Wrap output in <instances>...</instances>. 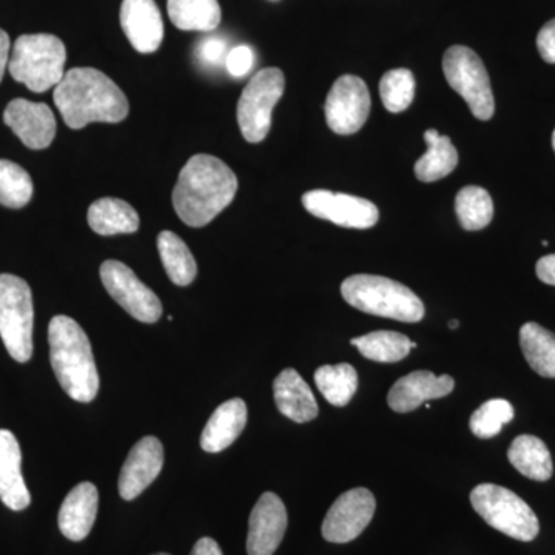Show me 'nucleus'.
I'll list each match as a JSON object with an SVG mask.
<instances>
[{
	"mask_svg": "<svg viewBox=\"0 0 555 555\" xmlns=\"http://www.w3.org/2000/svg\"><path fill=\"white\" fill-rule=\"evenodd\" d=\"M238 178L228 164L210 155L189 159L173 189L175 210L190 228H204L235 199Z\"/></svg>",
	"mask_w": 555,
	"mask_h": 555,
	"instance_id": "obj_1",
	"label": "nucleus"
},
{
	"mask_svg": "<svg viewBox=\"0 0 555 555\" xmlns=\"http://www.w3.org/2000/svg\"><path fill=\"white\" fill-rule=\"evenodd\" d=\"M53 98L69 129H83L91 122L118 124L129 116L126 94L96 68L69 69Z\"/></svg>",
	"mask_w": 555,
	"mask_h": 555,
	"instance_id": "obj_2",
	"label": "nucleus"
},
{
	"mask_svg": "<svg viewBox=\"0 0 555 555\" xmlns=\"http://www.w3.org/2000/svg\"><path fill=\"white\" fill-rule=\"evenodd\" d=\"M50 361L65 393L79 403H91L100 392V374L91 343L73 318L54 317L49 326Z\"/></svg>",
	"mask_w": 555,
	"mask_h": 555,
	"instance_id": "obj_3",
	"label": "nucleus"
},
{
	"mask_svg": "<svg viewBox=\"0 0 555 555\" xmlns=\"http://www.w3.org/2000/svg\"><path fill=\"white\" fill-rule=\"evenodd\" d=\"M347 305L369 315L403 323H418L425 318V305L411 288L386 276L353 275L341 284Z\"/></svg>",
	"mask_w": 555,
	"mask_h": 555,
	"instance_id": "obj_4",
	"label": "nucleus"
},
{
	"mask_svg": "<svg viewBox=\"0 0 555 555\" xmlns=\"http://www.w3.org/2000/svg\"><path fill=\"white\" fill-rule=\"evenodd\" d=\"M67 50L53 35H24L14 42L9 69L17 82L35 93L56 87L65 75Z\"/></svg>",
	"mask_w": 555,
	"mask_h": 555,
	"instance_id": "obj_5",
	"label": "nucleus"
},
{
	"mask_svg": "<svg viewBox=\"0 0 555 555\" xmlns=\"http://www.w3.org/2000/svg\"><path fill=\"white\" fill-rule=\"evenodd\" d=\"M470 503L486 524L511 539L532 542L539 535L540 524L534 511L503 486L478 485L470 492Z\"/></svg>",
	"mask_w": 555,
	"mask_h": 555,
	"instance_id": "obj_6",
	"label": "nucleus"
},
{
	"mask_svg": "<svg viewBox=\"0 0 555 555\" xmlns=\"http://www.w3.org/2000/svg\"><path fill=\"white\" fill-rule=\"evenodd\" d=\"M31 288L27 281L10 273L0 275V338L11 358L27 363L33 356Z\"/></svg>",
	"mask_w": 555,
	"mask_h": 555,
	"instance_id": "obj_7",
	"label": "nucleus"
},
{
	"mask_svg": "<svg viewBox=\"0 0 555 555\" xmlns=\"http://www.w3.org/2000/svg\"><path fill=\"white\" fill-rule=\"evenodd\" d=\"M443 72L451 89L466 101L477 119L489 120L494 116L491 79L476 51L465 46L451 47L443 56Z\"/></svg>",
	"mask_w": 555,
	"mask_h": 555,
	"instance_id": "obj_8",
	"label": "nucleus"
},
{
	"mask_svg": "<svg viewBox=\"0 0 555 555\" xmlns=\"http://www.w3.org/2000/svg\"><path fill=\"white\" fill-rule=\"evenodd\" d=\"M286 79L280 68H264L257 73L238 102V126L244 139L251 144L264 141L272 127V113L283 98Z\"/></svg>",
	"mask_w": 555,
	"mask_h": 555,
	"instance_id": "obj_9",
	"label": "nucleus"
},
{
	"mask_svg": "<svg viewBox=\"0 0 555 555\" xmlns=\"http://www.w3.org/2000/svg\"><path fill=\"white\" fill-rule=\"evenodd\" d=\"M101 280L109 297L141 323L153 324L163 317L158 295L145 286L129 266L108 259L101 266Z\"/></svg>",
	"mask_w": 555,
	"mask_h": 555,
	"instance_id": "obj_10",
	"label": "nucleus"
},
{
	"mask_svg": "<svg viewBox=\"0 0 555 555\" xmlns=\"http://www.w3.org/2000/svg\"><path fill=\"white\" fill-rule=\"evenodd\" d=\"M371 104V94L363 79L353 75L341 76L328 91L324 105L328 129L337 134L357 133L366 124Z\"/></svg>",
	"mask_w": 555,
	"mask_h": 555,
	"instance_id": "obj_11",
	"label": "nucleus"
},
{
	"mask_svg": "<svg viewBox=\"0 0 555 555\" xmlns=\"http://www.w3.org/2000/svg\"><path fill=\"white\" fill-rule=\"evenodd\" d=\"M302 206L313 217L346 229H371L379 218L378 208L371 201L332 190H310L302 195Z\"/></svg>",
	"mask_w": 555,
	"mask_h": 555,
	"instance_id": "obj_12",
	"label": "nucleus"
},
{
	"mask_svg": "<svg viewBox=\"0 0 555 555\" xmlns=\"http://www.w3.org/2000/svg\"><path fill=\"white\" fill-rule=\"evenodd\" d=\"M375 496L369 489L356 488L338 496L323 521L324 539L331 543H349L363 534L374 518Z\"/></svg>",
	"mask_w": 555,
	"mask_h": 555,
	"instance_id": "obj_13",
	"label": "nucleus"
},
{
	"mask_svg": "<svg viewBox=\"0 0 555 555\" xmlns=\"http://www.w3.org/2000/svg\"><path fill=\"white\" fill-rule=\"evenodd\" d=\"M287 529V511L283 500L264 492L248 520L247 554L273 555L283 542Z\"/></svg>",
	"mask_w": 555,
	"mask_h": 555,
	"instance_id": "obj_14",
	"label": "nucleus"
},
{
	"mask_svg": "<svg viewBox=\"0 0 555 555\" xmlns=\"http://www.w3.org/2000/svg\"><path fill=\"white\" fill-rule=\"evenodd\" d=\"M3 120L31 150L50 147L56 137V118L49 105L42 102L11 101L3 112Z\"/></svg>",
	"mask_w": 555,
	"mask_h": 555,
	"instance_id": "obj_15",
	"label": "nucleus"
},
{
	"mask_svg": "<svg viewBox=\"0 0 555 555\" xmlns=\"http://www.w3.org/2000/svg\"><path fill=\"white\" fill-rule=\"evenodd\" d=\"M164 466V447L156 437H144L131 448L120 469L119 494L124 500L137 499L158 478Z\"/></svg>",
	"mask_w": 555,
	"mask_h": 555,
	"instance_id": "obj_16",
	"label": "nucleus"
},
{
	"mask_svg": "<svg viewBox=\"0 0 555 555\" xmlns=\"http://www.w3.org/2000/svg\"><path fill=\"white\" fill-rule=\"evenodd\" d=\"M120 27L139 53H155L163 43V16L155 0H124Z\"/></svg>",
	"mask_w": 555,
	"mask_h": 555,
	"instance_id": "obj_17",
	"label": "nucleus"
},
{
	"mask_svg": "<svg viewBox=\"0 0 555 555\" xmlns=\"http://www.w3.org/2000/svg\"><path fill=\"white\" fill-rule=\"evenodd\" d=\"M454 387V378L449 375L437 377L429 371H415L398 379L387 396V403L398 414H408L427 401L449 396Z\"/></svg>",
	"mask_w": 555,
	"mask_h": 555,
	"instance_id": "obj_18",
	"label": "nucleus"
},
{
	"mask_svg": "<svg viewBox=\"0 0 555 555\" xmlns=\"http://www.w3.org/2000/svg\"><path fill=\"white\" fill-rule=\"evenodd\" d=\"M100 492L90 481H82L68 492L60 509V529L72 542L89 537L98 516Z\"/></svg>",
	"mask_w": 555,
	"mask_h": 555,
	"instance_id": "obj_19",
	"label": "nucleus"
},
{
	"mask_svg": "<svg viewBox=\"0 0 555 555\" xmlns=\"http://www.w3.org/2000/svg\"><path fill=\"white\" fill-rule=\"evenodd\" d=\"M0 500L11 511L30 506L31 495L22 477V452L13 433L0 429Z\"/></svg>",
	"mask_w": 555,
	"mask_h": 555,
	"instance_id": "obj_20",
	"label": "nucleus"
},
{
	"mask_svg": "<svg viewBox=\"0 0 555 555\" xmlns=\"http://www.w3.org/2000/svg\"><path fill=\"white\" fill-rule=\"evenodd\" d=\"M247 425V406L241 398L225 401L208 418L201 436V448L208 454H218L232 447Z\"/></svg>",
	"mask_w": 555,
	"mask_h": 555,
	"instance_id": "obj_21",
	"label": "nucleus"
},
{
	"mask_svg": "<svg viewBox=\"0 0 555 555\" xmlns=\"http://www.w3.org/2000/svg\"><path fill=\"white\" fill-rule=\"evenodd\" d=\"M273 397L278 411L295 423L317 418L318 403L308 383L295 369H284L273 382Z\"/></svg>",
	"mask_w": 555,
	"mask_h": 555,
	"instance_id": "obj_22",
	"label": "nucleus"
},
{
	"mask_svg": "<svg viewBox=\"0 0 555 555\" xmlns=\"http://www.w3.org/2000/svg\"><path fill=\"white\" fill-rule=\"evenodd\" d=\"M89 224L93 232L102 236L134 233L139 229V215L126 201L101 198L89 208Z\"/></svg>",
	"mask_w": 555,
	"mask_h": 555,
	"instance_id": "obj_23",
	"label": "nucleus"
},
{
	"mask_svg": "<svg viewBox=\"0 0 555 555\" xmlns=\"http://www.w3.org/2000/svg\"><path fill=\"white\" fill-rule=\"evenodd\" d=\"M427 152L415 164V177L422 182H436L449 177L459 166V152L451 138L437 130L425 131Z\"/></svg>",
	"mask_w": 555,
	"mask_h": 555,
	"instance_id": "obj_24",
	"label": "nucleus"
},
{
	"mask_svg": "<svg viewBox=\"0 0 555 555\" xmlns=\"http://www.w3.org/2000/svg\"><path fill=\"white\" fill-rule=\"evenodd\" d=\"M511 465L526 478L547 481L553 477L554 465L550 449L534 436H518L507 451Z\"/></svg>",
	"mask_w": 555,
	"mask_h": 555,
	"instance_id": "obj_25",
	"label": "nucleus"
},
{
	"mask_svg": "<svg viewBox=\"0 0 555 555\" xmlns=\"http://www.w3.org/2000/svg\"><path fill=\"white\" fill-rule=\"evenodd\" d=\"M170 21L184 31H214L221 22V7L218 0H169Z\"/></svg>",
	"mask_w": 555,
	"mask_h": 555,
	"instance_id": "obj_26",
	"label": "nucleus"
},
{
	"mask_svg": "<svg viewBox=\"0 0 555 555\" xmlns=\"http://www.w3.org/2000/svg\"><path fill=\"white\" fill-rule=\"evenodd\" d=\"M158 250L164 269L171 283L177 286H189L198 275V264L192 251L177 233L164 230L158 236Z\"/></svg>",
	"mask_w": 555,
	"mask_h": 555,
	"instance_id": "obj_27",
	"label": "nucleus"
},
{
	"mask_svg": "<svg viewBox=\"0 0 555 555\" xmlns=\"http://www.w3.org/2000/svg\"><path fill=\"white\" fill-rule=\"evenodd\" d=\"M521 352L540 377L555 378V335L537 323L520 328Z\"/></svg>",
	"mask_w": 555,
	"mask_h": 555,
	"instance_id": "obj_28",
	"label": "nucleus"
},
{
	"mask_svg": "<svg viewBox=\"0 0 555 555\" xmlns=\"http://www.w3.org/2000/svg\"><path fill=\"white\" fill-rule=\"evenodd\" d=\"M361 356L378 363H397L411 352V339L400 332L377 331L350 339Z\"/></svg>",
	"mask_w": 555,
	"mask_h": 555,
	"instance_id": "obj_29",
	"label": "nucleus"
},
{
	"mask_svg": "<svg viewBox=\"0 0 555 555\" xmlns=\"http://www.w3.org/2000/svg\"><path fill=\"white\" fill-rule=\"evenodd\" d=\"M455 211L460 225L467 232L488 228L494 218V203L488 190L467 185L456 193Z\"/></svg>",
	"mask_w": 555,
	"mask_h": 555,
	"instance_id": "obj_30",
	"label": "nucleus"
},
{
	"mask_svg": "<svg viewBox=\"0 0 555 555\" xmlns=\"http://www.w3.org/2000/svg\"><path fill=\"white\" fill-rule=\"evenodd\" d=\"M315 383L321 396L334 406L343 408L350 403L358 389V374L350 364H328L315 372Z\"/></svg>",
	"mask_w": 555,
	"mask_h": 555,
	"instance_id": "obj_31",
	"label": "nucleus"
},
{
	"mask_svg": "<svg viewBox=\"0 0 555 555\" xmlns=\"http://www.w3.org/2000/svg\"><path fill=\"white\" fill-rule=\"evenodd\" d=\"M33 179L16 163L0 159V204L10 208L27 206L33 198Z\"/></svg>",
	"mask_w": 555,
	"mask_h": 555,
	"instance_id": "obj_32",
	"label": "nucleus"
},
{
	"mask_svg": "<svg viewBox=\"0 0 555 555\" xmlns=\"http://www.w3.org/2000/svg\"><path fill=\"white\" fill-rule=\"evenodd\" d=\"M379 94L387 112L401 113L411 107L415 96V78L406 68L390 69L379 80Z\"/></svg>",
	"mask_w": 555,
	"mask_h": 555,
	"instance_id": "obj_33",
	"label": "nucleus"
},
{
	"mask_svg": "<svg viewBox=\"0 0 555 555\" xmlns=\"http://www.w3.org/2000/svg\"><path fill=\"white\" fill-rule=\"evenodd\" d=\"M513 404L502 398H495V400L486 401L474 412L469 420V427L474 436L488 440L499 436L502 427L513 422Z\"/></svg>",
	"mask_w": 555,
	"mask_h": 555,
	"instance_id": "obj_34",
	"label": "nucleus"
},
{
	"mask_svg": "<svg viewBox=\"0 0 555 555\" xmlns=\"http://www.w3.org/2000/svg\"><path fill=\"white\" fill-rule=\"evenodd\" d=\"M196 54H198L201 64L207 65V67H221L228 60V42L217 36H211L199 43Z\"/></svg>",
	"mask_w": 555,
	"mask_h": 555,
	"instance_id": "obj_35",
	"label": "nucleus"
},
{
	"mask_svg": "<svg viewBox=\"0 0 555 555\" xmlns=\"http://www.w3.org/2000/svg\"><path fill=\"white\" fill-rule=\"evenodd\" d=\"M251 65H254V53L248 47L241 46L229 51L225 67H228L230 75L241 78V76L250 72Z\"/></svg>",
	"mask_w": 555,
	"mask_h": 555,
	"instance_id": "obj_36",
	"label": "nucleus"
},
{
	"mask_svg": "<svg viewBox=\"0 0 555 555\" xmlns=\"http://www.w3.org/2000/svg\"><path fill=\"white\" fill-rule=\"evenodd\" d=\"M537 49L547 64H555V20L543 25L537 36Z\"/></svg>",
	"mask_w": 555,
	"mask_h": 555,
	"instance_id": "obj_37",
	"label": "nucleus"
},
{
	"mask_svg": "<svg viewBox=\"0 0 555 555\" xmlns=\"http://www.w3.org/2000/svg\"><path fill=\"white\" fill-rule=\"evenodd\" d=\"M537 276L547 286H555V254L540 258L535 266Z\"/></svg>",
	"mask_w": 555,
	"mask_h": 555,
	"instance_id": "obj_38",
	"label": "nucleus"
},
{
	"mask_svg": "<svg viewBox=\"0 0 555 555\" xmlns=\"http://www.w3.org/2000/svg\"><path fill=\"white\" fill-rule=\"evenodd\" d=\"M190 555H222V551L214 539L203 537L195 543Z\"/></svg>",
	"mask_w": 555,
	"mask_h": 555,
	"instance_id": "obj_39",
	"label": "nucleus"
},
{
	"mask_svg": "<svg viewBox=\"0 0 555 555\" xmlns=\"http://www.w3.org/2000/svg\"><path fill=\"white\" fill-rule=\"evenodd\" d=\"M10 50L11 46L9 35L0 28V82H2L5 69L10 64Z\"/></svg>",
	"mask_w": 555,
	"mask_h": 555,
	"instance_id": "obj_40",
	"label": "nucleus"
},
{
	"mask_svg": "<svg viewBox=\"0 0 555 555\" xmlns=\"http://www.w3.org/2000/svg\"><path fill=\"white\" fill-rule=\"evenodd\" d=\"M459 326H460V323L456 320H452L451 323H449V327H451V328H456Z\"/></svg>",
	"mask_w": 555,
	"mask_h": 555,
	"instance_id": "obj_41",
	"label": "nucleus"
},
{
	"mask_svg": "<svg viewBox=\"0 0 555 555\" xmlns=\"http://www.w3.org/2000/svg\"><path fill=\"white\" fill-rule=\"evenodd\" d=\"M553 147H554V152H555V130H554V133H553Z\"/></svg>",
	"mask_w": 555,
	"mask_h": 555,
	"instance_id": "obj_42",
	"label": "nucleus"
},
{
	"mask_svg": "<svg viewBox=\"0 0 555 555\" xmlns=\"http://www.w3.org/2000/svg\"><path fill=\"white\" fill-rule=\"evenodd\" d=\"M415 347H416V343L411 341V349H415Z\"/></svg>",
	"mask_w": 555,
	"mask_h": 555,
	"instance_id": "obj_43",
	"label": "nucleus"
},
{
	"mask_svg": "<svg viewBox=\"0 0 555 555\" xmlns=\"http://www.w3.org/2000/svg\"><path fill=\"white\" fill-rule=\"evenodd\" d=\"M153 555H170V554L159 553V554H153Z\"/></svg>",
	"mask_w": 555,
	"mask_h": 555,
	"instance_id": "obj_44",
	"label": "nucleus"
}]
</instances>
